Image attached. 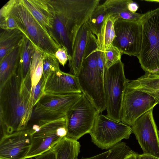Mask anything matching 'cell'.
Wrapping results in <instances>:
<instances>
[{
	"mask_svg": "<svg viewBox=\"0 0 159 159\" xmlns=\"http://www.w3.org/2000/svg\"><path fill=\"white\" fill-rule=\"evenodd\" d=\"M103 52L106 69H108L121 60L122 54L117 48L112 45Z\"/></svg>",
	"mask_w": 159,
	"mask_h": 159,
	"instance_id": "obj_29",
	"label": "cell"
},
{
	"mask_svg": "<svg viewBox=\"0 0 159 159\" xmlns=\"http://www.w3.org/2000/svg\"><path fill=\"white\" fill-rule=\"evenodd\" d=\"M45 82L46 80L43 75L34 90L32 99V105L33 108L39 100L44 93V89Z\"/></svg>",
	"mask_w": 159,
	"mask_h": 159,
	"instance_id": "obj_30",
	"label": "cell"
},
{
	"mask_svg": "<svg viewBox=\"0 0 159 159\" xmlns=\"http://www.w3.org/2000/svg\"><path fill=\"white\" fill-rule=\"evenodd\" d=\"M138 154L137 153L135 152L134 153L128 156L123 159H137V155Z\"/></svg>",
	"mask_w": 159,
	"mask_h": 159,
	"instance_id": "obj_36",
	"label": "cell"
},
{
	"mask_svg": "<svg viewBox=\"0 0 159 159\" xmlns=\"http://www.w3.org/2000/svg\"><path fill=\"white\" fill-rule=\"evenodd\" d=\"M80 145L77 140L65 137L53 148L56 159H76L80 152Z\"/></svg>",
	"mask_w": 159,
	"mask_h": 159,
	"instance_id": "obj_22",
	"label": "cell"
},
{
	"mask_svg": "<svg viewBox=\"0 0 159 159\" xmlns=\"http://www.w3.org/2000/svg\"><path fill=\"white\" fill-rule=\"evenodd\" d=\"M31 144L30 128L6 136L0 139V159H26Z\"/></svg>",
	"mask_w": 159,
	"mask_h": 159,
	"instance_id": "obj_14",
	"label": "cell"
},
{
	"mask_svg": "<svg viewBox=\"0 0 159 159\" xmlns=\"http://www.w3.org/2000/svg\"><path fill=\"white\" fill-rule=\"evenodd\" d=\"M115 37L112 45L122 55L137 57L140 52L142 28L140 21L117 19L114 23Z\"/></svg>",
	"mask_w": 159,
	"mask_h": 159,
	"instance_id": "obj_12",
	"label": "cell"
},
{
	"mask_svg": "<svg viewBox=\"0 0 159 159\" xmlns=\"http://www.w3.org/2000/svg\"><path fill=\"white\" fill-rule=\"evenodd\" d=\"M35 46L25 35L20 44L19 61L18 67L22 70L25 77L30 71Z\"/></svg>",
	"mask_w": 159,
	"mask_h": 159,
	"instance_id": "obj_24",
	"label": "cell"
},
{
	"mask_svg": "<svg viewBox=\"0 0 159 159\" xmlns=\"http://www.w3.org/2000/svg\"><path fill=\"white\" fill-rule=\"evenodd\" d=\"M87 21L82 26L77 34L71 58L68 60L70 73L76 76L82 66L90 30Z\"/></svg>",
	"mask_w": 159,
	"mask_h": 159,
	"instance_id": "obj_16",
	"label": "cell"
},
{
	"mask_svg": "<svg viewBox=\"0 0 159 159\" xmlns=\"http://www.w3.org/2000/svg\"><path fill=\"white\" fill-rule=\"evenodd\" d=\"M132 133L131 126L98 113L89 134L95 145L108 150L123 139H129Z\"/></svg>",
	"mask_w": 159,
	"mask_h": 159,
	"instance_id": "obj_8",
	"label": "cell"
},
{
	"mask_svg": "<svg viewBox=\"0 0 159 159\" xmlns=\"http://www.w3.org/2000/svg\"><path fill=\"white\" fill-rule=\"evenodd\" d=\"M32 144L26 159L35 157L52 149L67 130L66 116L55 120L41 119L30 128Z\"/></svg>",
	"mask_w": 159,
	"mask_h": 159,
	"instance_id": "obj_6",
	"label": "cell"
},
{
	"mask_svg": "<svg viewBox=\"0 0 159 159\" xmlns=\"http://www.w3.org/2000/svg\"><path fill=\"white\" fill-rule=\"evenodd\" d=\"M130 0H107L102 4L109 14L117 19L139 21L143 14L132 13L129 10L128 4Z\"/></svg>",
	"mask_w": 159,
	"mask_h": 159,
	"instance_id": "obj_19",
	"label": "cell"
},
{
	"mask_svg": "<svg viewBox=\"0 0 159 159\" xmlns=\"http://www.w3.org/2000/svg\"><path fill=\"white\" fill-rule=\"evenodd\" d=\"M128 80L125 77L124 64L121 60L105 70L104 88L107 112L106 116L119 122L123 96Z\"/></svg>",
	"mask_w": 159,
	"mask_h": 159,
	"instance_id": "obj_7",
	"label": "cell"
},
{
	"mask_svg": "<svg viewBox=\"0 0 159 159\" xmlns=\"http://www.w3.org/2000/svg\"><path fill=\"white\" fill-rule=\"evenodd\" d=\"M141 49L137 57L145 72L155 74L159 70V7L143 14Z\"/></svg>",
	"mask_w": 159,
	"mask_h": 159,
	"instance_id": "obj_4",
	"label": "cell"
},
{
	"mask_svg": "<svg viewBox=\"0 0 159 159\" xmlns=\"http://www.w3.org/2000/svg\"><path fill=\"white\" fill-rule=\"evenodd\" d=\"M34 159H56V156L52 149L37 156L35 157Z\"/></svg>",
	"mask_w": 159,
	"mask_h": 159,
	"instance_id": "obj_33",
	"label": "cell"
},
{
	"mask_svg": "<svg viewBox=\"0 0 159 159\" xmlns=\"http://www.w3.org/2000/svg\"><path fill=\"white\" fill-rule=\"evenodd\" d=\"M116 20L115 16L109 15L105 20L102 30L99 45L101 50L103 52L112 45L115 37L114 25Z\"/></svg>",
	"mask_w": 159,
	"mask_h": 159,
	"instance_id": "obj_27",
	"label": "cell"
},
{
	"mask_svg": "<svg viewBox=\"0 0 159 159\" xmlns=\"http://www.w3.org/2000/svg\"><path fill=\"white\" fill-rule=\"evenodd\" d=\"M20 49V44L0 60V88L16 71L19 61Z\"/></svg>",
	"mask_w": 159,
	"mask_h": 159,
	"instance_id": "obj_20",
	"label": "cell"
},
{
	"mask_svg": "<svg viewBox=\"0 0 159 159\" xmlns=\"http://www.w3.org/2000/svg\"><path fill=\"white\" fill-rule=\"evenodd\" d=\"M137 159H159V158L151 155L143 153L141 154H138Z\"/></svg>",
	"mask_w": 159,
	"mask_h": 159,
	"instance_id": "obj_35",
	"label": "cell"
},
{
	"mask_svg": "<svg viewBox=\"0 0 159 159\" xmlns=\"http://www.w3.org/2000/svg\"><path fill=\"white\" fill-rule=\"evenodd\" d=\"M44 92L55 94L82 93L77 76L61 70L48 76Z\"/></svg>",
	"mask_w": 159,
	"mask_h": 159,
	"instance_id": "obj_15",
	"label": "cell"
},
{
	"mask_svg": "<svg viewBox=\"0 0 159 159\" xmlns=\"http://www.w3.org/2000/svg\"><path fill=\"white\" fill-rule=\"evenodd\" d=\"M83 94L44 93L34 107L30 120H55L66 116Z\"/></svg>",
	"mask_w": 159,
	"mask_h": 159,
	"instance_id": "obj_10",
	"label": "cell"
},
{
	"mask_svg": "<svg viewBox=\"0 0 159 159\" xmlns=\"http://www.w3.org/2000/svg\"><path fill=\"white\" fill-rule=\"evenodd\" d=\"M44 52L35 46L30 68V75L32 85L31 101L34 89L43 74V60Z\"/></svg>",
	"mask_w": 159,
	"mask_h": 159,
	"instance_id": "obj_25",
	"label": "cell"
},
{
	"mask_svg": "<svg viewBox=\"0 0 159 159\" xmlns=\"http://www.w3.org/2000/svg\"><path fill=\"white\" fill-rule=\"evenodd\" d=\"M20 1L30 13L50 34L53 27V19L47 0Z\"/></svg>",
	"mask_w": 159,
	"mask_h": 159,
	"instance_id": "obj_17",
	"label": "cell"
},
{
	"mask_svg": "<svg viewBox=\"0 0 159 159\" xmlns=\"http://www.w3.org/2000/svg\"><path fill=\"white\" fill-rule=\"evenodd\" d=\"M98 113L83 94L66 115L67 132L66 137L77 141L84 135L89 134Z\"/></svg>",
	"mask_w": 159,
	"mask_h": 159,
	"instance_id": "obj_9",
	"label": "cell"
},
{
	"mask_svg": "<svg viewBox=\"0 0 159 159\" xmlns=\"http://www.w3.org/2000/svg\"><path fill=\"white\" fill-rule=\"evenodd\" d=\"M11 12L19 29L37 48L44 53L55 55L57 49L62 47L57 43L20 0H15Z\"/></svg>",
	"mask_w": 159,
	"mask_h": 159,
	"instance_id": "obj_5",
	"label": "cell"
},
{
	"mask_svg": "<svg viewBox=\"0 0 159 159\" xmlns=\"http://www.w3.org/2000/svg\"><path fill=\"white\" fill-rule=\"evenodd\" d=\"M60 70L59 61L55 55L44 53L43 75L46 81L49 75Z\"/></svg>",
	"mask_w": 159,
	"mask_h": 159,
	"instance_id": "obj_28",
	"label": "cell"
},
{
	"mask_svg": "<svg viewBox=\"0 0 159 159\" xmlns=\"http://www.w3.org/2000/svg\"><path fill=\"white\" fill-rule=\"evenodd\" d=\"M31 89L30 71L24 77L18 67L0 88V139L27 127L33 109Z\"/></svg>",
	"mask_w": 159,
	"mask_h": 159,
	"instance_id": "obj_1",
	"label": "cell"
},
{
	"mask_svg": "<svg viewBox=\"0 0 159 159\" xmlns=\"http://www.w3.org/2000/svg\"><path fill=\"white\" fill-rule=\"evenodd\" d=\"M100 47L96 36L90 32L82 66L77 76L82 93L99 113L106 109L104 88V74L98 63Z\"/></svg>",
	"mask_w": 159,
	"mask_h": 159,
	"instance_id": "obj_3",
	"label": "cell"
},
{
	"mask_svg": "<svg viewBox=\"0 0 159 159\" xmlns=\"http://www.w3.org/2000/svg\"><path fill=\"white\" fill-rule=\"evenodd\" d=\"M159 104L148 94L132 89L126 84L122 99L120 121L131 126L139 117Z\"/></svg>",
	"mask_w": 159,
	"mask_h": 159,
	"instance_id": "obj_11",
	"label": "cell"
},
{
	"mask_svg": "<svg viewBox=\"0 0 159 159\" xmlns=\"http://www.w3.org/2000/svg\"><path fill=\"white\" fill-rule=\"evenodd\" d=\"M109 15L103 4H99L87 21L90 30L96 36L99 46L101 43L102 30L106 18Z\"/></svg>",
	"mask_w": 159,
	"mask_h": 159,
	"instance_id": "obj_23",
	"label": "cell"
},
{
	"mask_svg": "<svg viewBox=\"0 0 159 159\" xmlns=\"http://www.w3.org/2000/svg\"><path fill=\"white\" fill-rule=\"evenodd\" d=\"M126 86L148 94L159 102V74L148 72L137 79L129 80Z\"/></svg>",
	"mask_w": 159,
	"mask_h": 159,
	"instance_id": "obj_18",
	"label": "cell"
},
{
	"mask_svg": "<svg viewBox=\"0 0 159 159\" xmlns=\"http://www.w3.org/2000/svg\"><path fill=\"white\" fill-rule=\"evenodd\" d=\"M135 152L125 143L120 142L104 152L90 157L76 159H123Z\"/></svg>",
	"mask_w": 159,
	"mask_h": 159,
	"instance_id": "obj_26",
	"label": "cell"
},
{
	"mask_svg": "<svg viewBox=\"0 0 159 159\" xmlns=\"http://www.w3.org/2000/svg\"><path fill=\"white\" fill-rule=\"evenodd\" d=\"M53 19L50 34L70 58L77 34L90 17L100 0H47Z\"/></svg>",
	"mask_w": 159,
	"mask_h": 159,
	"instance_id": "obj_2",
	"label": "cell"
},
{
	"mask_svg": "<svg viewBox=\"0 0 159 159\" xmlns=\"http://www.w3.org/2000/svg\"><path fill=\"white\" fill-rule=\"evenodd\" d=\"M24 36L19 29L2 30L0 34V60L20 44Z\"/></svg>",
	"mask_w": 159,
	"mask_h": 159,
	"instance_id": "obj_21",
	"label": "cell"
},
{
	"mask_svg": "<svg viewBox=\"0 0 159 159\" xmlns=\"http://www.w3.org/2000/svg\"><path fill=\"white\" fill-rule=\"evenodd\" d=\"M139 8L137 4L132 0H130L128 4V8L129 11L132 13H135Z\"/></svg>",
	"mask_w": 159,
	"mask_h": 159,
	"instance_id": "obj_34",
	"label": "cell"
},
{
	"mask_svg": "<svg viewBox=\"0 0 159 159\" xmlns=\"http://www.w3.org/2000/svg\"><path fill=\"white\" fill-rule=\"evenodd\" d=\"M152 108L137 119L131 126L143 153L159 158L158 130Z\"/></svg>",
	"mask_w": 159,
	"mask_h": 159,
	"instance_id": "obj_13",
	"label": "cell"
},
{
	"mask_svg": "<svg viewBox=\"0 0 159 159\" xmlns=\"http://www.w3.org/2000/svg\"><path fill=\"white\" fill-rule=\"evenodd\" d=\"M158 137L159 139V130H158Z\"/></svg>",
	"mask_w": 159,
	"mask_h": 159,
	"instance_id": "obj_37",
	"label": "cell"
},
{
	"mask_svg": "<svg viewBox=\"0 0 159 159\" xmlns=\"http://www.w3.org/2000/svg\"><path fill=\"white\" fill-rule=\"evenodd\" d=\"M0 27L1 30L19 29L15 19L10 13L6 17L0 19Z\"/></svg>",
	"mask_w": 159,
	"mask_h": 159,
	"instance_id": "obj_31",
	"label": "cell"
},
{
	"mask_svg": "<svg viewBox=\"0 0 159 159\" xmlns=\"http://www.w3.org/2000/svg\"><path fill=\"white\" fill-rule=\"evenodd\" d=\"M55 56L60 64L64 67L68 61V57L66 49L63 47L59 48L56 51Z\"/></svg>",
	"mask_w": 159,
	"mask_h": 159,
	"instance_id": "obj_32",
	"label": "cell"
}]
</instances>
